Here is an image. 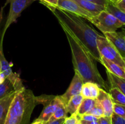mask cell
Instances as JSON below:
<instances>
[{
	"instance_id": "1",
	"label": "cell",
	"mask_w": 125,
	"mask_h": 124,
	"mask_svg": "<svg viewBox=\"0 0 125 124\" xmlns=\"http://www.w3.org/2000/svg\"><path fill=\"white\" fill-rule=\"evenodd\" d=\"M65 34L71 51L74 71H76L84 83H95L100 88L109 90L108 85L98 70L91 55L83 44L62 22L59 21Z\"/></svg>"
},
{
	"instance_id": "2",
	"label": "cell",
	"mask_w": 125,
	"mask_h": 124,
	"mask_svg": "<svg viewBox=\"0 0 125 124\" xmlns=\"http://www.w3.org/2000/svg\"><path fill=\"white\" fill-rule=\"evenodd\" d=\"M52 12L58 21L62 22L75 35L92 58L100 62L101 55L96 44L98 32L78 16L58 8Z\"/></svg>"
},
{
	"instance_id": "3",
	"label": "cell",
	"mask_w": 125,
	"mask_h": 124,
	"mask_svg": "<svg viewBox=\"0 0 125 124\" xmlns=\"http://www.w3.org/2000/svg\"><path fill=\"white\" fill-rule=\"evenodd\" d=\"M37 105V96L31 90L24 87L17 91L10 105L5 124H28Z\"/></svg>"
},
{
	"instance_id": "4",
	"label": "cell",
	"mask_w": 125,
	"mask_h": 124,
	"mask_svg": "<svg viewBox=\"0 0 125 124\" xmlns=\"http://www.w3.org/2000/svg\"><path fill=\"white\" fill-rule=\"evenodd\" d=\"M89 21L103 34L115 32L117 29L125 26L123 23L106 10L100 12L97 15L94 16Z\"/></svg>"
},
{
	"instance_id": "5",
	"label": "cell",
	"mask_w": 125,
	"mask_h": 124,
	"mask_svg": "<svg viewBox=\"0 0 125 124\" xmlns=\"http://www.w3.org/2000/svg\"><path fill=\"white\" fill-rule=\"evenodd\" d=\"M96 44L101 57L114 62L125 69V60L122 58L112 44L104 36L98 34Z\"/></svg>"
},
{
	"instance_id": "6",
	"label": "cell",
	"mask_w": 125,
	"mask_h": 124,
	"mask_svg": "<svg viewBox=\"0 0 125 124\" xmlns=\"http://www.w3.org/2000/svg\"><path fill=\"white\" fill-rule=\"evenodd\" d=\"M35 1L37 0H10V1L9 2L10 4V6L9 12L6 24L4 27L3 31L2 32V35L0 40L1 42H3L5 33L11 24L16 22L17 19L20 16L21 12Z\"/></svg>"
},
{
	"instance_id": "7",
	"label": "cell",
	"mask_w": 125,
	"mask_h": 124,
	"mask_svg": "<svg viewBox=\"0 0 125 124\" xmlns=\"http://www.w3.org/2000/svg\"><path fill=\"white\" fill-rule=\"evenodd\" d=\"M0 62L1 63V72L4 73L6 79L12 83L15 91H18L24 88L22 80L20 78L19 74L12 71L11 66L5 58L2 50V42H0Z\"/></svg>"
},
{
	"instance_id": "8",
	"label": "cell",
	"mask_w": 125,
	"mask_h": 124,
	"mask_svg": "<svg viewBox=\"0 0 125 124\" xmlns=\"http://www.w3.org/2000/svg\"><path fill=\"white\" fill-rule=\"evenodd\" d=\"M57 8L87 19L88 21H90L94 17L91 13L82 8L73 0H59Z\"/></svg>"
},
{
	"instance_id": "9",
	"label": "cell",
	"mask_w": 125,
	"mask_h": 124,
	"mask_svg": "<svg viewBox=\"0 0 125 124\" xmlns=\"http://www.w3.org/2000/svg\"><path fill=\"white\" fill-rule=\"evenodd\" d=\"M74 72H75L74 75L72 79L69 87L67 89L66 92L63 95L61 96V98L63 99L66 104L68 103L69 100L73 96L81 94L82 87L84 84V81L79 74L76 71Z\"/></svg>"
},
{
	"instance_id": "10",
	"label": "cell",
	"mask_w": 125,
	"mask_h": 124,
	"mask_svg": "<svg viewBox=\"0 0 125 124\" xmlns=\"http://www.w3.org/2000/svg\"><path fill=\"white\" fill-rule=\"evenodd\" d=\"M104 36L112 44L122 58H125V35L122 32L104 33Z\"/></svg>"
},
{
	"instance_id": "11",
	"label": "cell",
	"mask_w": 125,
	"mask_h": 124,
	"mask_svg": "<svg viewBox=\"0 0 125 124\" xmlns=\"http://www.w3.org/2000/svg\"><path fill=\"white\" fill-rule=\"evenodd\" d=\"M97 100L100 103L104 110V116L111 117L114 113V103L110 95L104 89L100 88Z\"/></svg>"
},
{
	"instance_id": "12",
	"label": "cell",
	"mask_w": 125,
	"mask_h": 124,
	"mask_svg": "<svg viewBox=\"0 0 125 124\" xmlns=\"http://www.w3.org/2000/svg\"><path fill=\"white\" fill-rule=\"evenodd\" d=\"M17 91L10 92L0 99V124H5L9 109Z\"/></svg>"
},
{
	"instance_id": "13",
	"label": "cell",
	"mask_w": 125,
	"mask_h": 124,
	"mask_svg": "<svg viewBox=\"0 0 125 124\" xmlns=\"http://www.w3.org/2000/svg\"><path fill=\"white\" fill-rule=\"evenodd\" d=\"M58 104V96H55L54 98L49 103L44 106V108L37 120H40L46 124L50 120V118L54 113Z\"/></svg>"
},
{
	"instance_id": "14",
	"label": "cell",
	"mask_w": 125,
	"mask_h": 124,
	"mask_svg": "<svg viewBox=\"0 0 125 124\" xmlns=\"http://www.w3.org/2000/svg\"><path fill=\"white\" fill-rule=\"evenodd\" d=\"M100 63L106 68L107 71L118 77L125 79V69L120 66L106 59L103 57H101Z\"/></svg>"
},
{
	"instance_id": "15",
	"label": "cell",
	"mask_w": 125,
	"mask_h": 124,
	"mask_svg": "<svg viewBox=\"0 0 125 124\" xmlns=\"http://www.w3.org/2000/svg\"><path fill=\"white\" fill-rule=\"evenodd\" d=\"M75 1L78 4H79L85 10L87 11L94 16L97 15L98 14L102 11L106 10L104 6L90 2V1H85V0H73Z\"/></svg>"
},
{
	"instance_id": "16",
	"label": "cell",
	"mask_w": 125,
	"mask_h": 124,
	"mask_svg": "<svg viewBox=\"0 0 125 124\" xmlns=\"http://www.w3.org/2000/svg\"><path fill=\"white\" fill-rule=\"evenodd\" d=\"M67 114L68 112L67 109V104L61 98V96H58V104L57 108L48 122L53 121L57 119H65L67 117Z\"/></svg>"
},
{
	"instance_id": "17",
	"label": "cell",
	"mask_w": 125,
	"mask_h": 124,
	"mask_svg": "<svg viewBox=\"0 0 125 124\" xmlns=\"http://www.w3.org/2000/svg\"><path fill=\"white\" fill-rule=\"evenodd\" d=\"M84 97L81 96V94L73 96L67 103V109L68 113H70L71 115L76 113Z\"/></svg>"
},
{
	"instance_id": "18",
	"label": "cell",
	"mask_w": 125,
	"mask_h": 124,
	"mask_svg": "<svg viewBox=\"0 0 125 124\" xmlns=\"http://www.w3.org/2000/svg\"><path fill=\"white\" fill-rule=\"evenodd\" d=\"M107 75L111 88H116L125 95V79L118 77L108 71Z\"/></svg>"
},
{
	"instance_id": "19",
	"label": "cell",
	"mask_w": 125,
	"mask_h": 124,
	"mask_svg": "<svg viewBox=\"0 0 125 124\" xmlns=\"http://www.w3.org/2000/svg\"><path fill=\"white\" fill-rule=\"evenodd\" d=\"M96 99L90 98H84L81 105L79 106L76 114L78 116L84 115L89 113L95 106Z\"/></svg>"
},
{
	"instance_id": "20",
	"label": "cell",
	"mask_w": 125,
	"mask_h": 124,
	"mask_svg": "<svg viewBox=\"0 0 125 124\" xmlns=\"http://www.w3.org/2000/svg\"><path fill=\"white\" fill-rule=\"evenodd\" d=\"M105 7H106V10L107 12L113 15L118 20L120 21L122 23H123L124 25H125V13L118 9L113 2L108 1Z\"/></svg>"
},
{
	"instance_id": "21",
	"label": "cell",
	"mask_w": 125,
	"mask_h": 124,
	"mask_svg": "<svg viewBox=\"0 0 125 124\" xmlns=\"http://www.w3.org/2000/svg\"><path fill=\"white\" fill-rule=\"evenodd\" d=\"M109 94L114 103L125 105V95L116 88H111Z\"/></svg>"
},
{
	"instance_id": "22",
	"label": "cell",
	"mask_w": 125,
	"mask_h": 124,
	"mask_svg": "<svg viewBox=\"0 0 125 124\" xmlns=\"http://www.w3.org/2000/svg\"><path fill=\"white\" fill-rule=\"evenodd\" d=\"M14 91V88L12 83L9 80L6 79L3 83L0 84V99Z\"/></svg>"
},
{
	"instance_id": "23",
	"label": "cell",
	"mask_w": 125,
	"mask_h": 124,
	"mask_svg": "<svg viewBox=\"0 0 125 124\" xmlns=\"http://www.w3.org/2000/svg\"><path fill=\"white\" fill-rule=\"evenodd\" d=\"M87 114H91V115H94L98 118H100L101 117L104 116V110L102 106L100 104V102L96 99V103H95V106L93 107L92 109Z\"/></svg>"
},
{
	"instance_id": "24",
	"label": "cell",
	"mask_w": 125,
	"mask_h": 124,
	"mask_svg": "<svg viewBox=\"0 0 125 124\" xmlns=\"http://www.w3.org/2000/svg\"><path fill=\"white\" fill-rule=\"evenodd\" d=\"M89 89H90V94H91V98L93 99H96L98 97L99 93H100V88L98 85L95 83L92 82H87Z\"/></svg>"
},
{
	"instance_id": "25",
	"label": "cell",
	"mask_w": 125,
	"mask_h": 124,
	"mask_svg": "<svg viewBox=\"0 0 125 124\" xmlns=\"http://www.w3.org/2000/svg\"><path fill=\"white\" fill-rule=\"evenodd\" d=\"M37 1H39L40 3L48 7L51 12L55 10L58 6L59 0H37Z\"/></svg>"
},
{
	"instance_id": "26",
	"label": "cell",
	"mask_w": 125,
	"mask_h": 124,
	"mask_svg": "<svg viewBox=\"0 0 125 124\" xmlns=\"http://www.w3.org/2000/svg\"><path fill=\"white\" fill-rule=\"evenodd\" d=\"M114 113L125 119V105L114 103Z\"/></svg>"
},
{
	"instance_id": "27",
	"label": "cell",
	"mask_w": 125,
	"mask_h": 124,
	"mask_svg": "<svg viewBox=\"0 0 125 124\" xmlns=\"http://www.w3.org/2000/svg\"><path fill=\"white\" fill-rule=\"evenodd\" d=\"M63 124H80L79 118L76 113L72 114L70 117H67Z\"/></svg>"
},
{
	"instance_id": "28",
	"label": "cell",
	"mask_w": 125,
	"mask_h": 124,
	"mask_svg": "<svg viewBox=\"0 0 125 124\" xmlns=\"http://www.w3.org/2000/svg\"><path fill=\"white\" fill-rule=\"evenodd\" d=\"M81 94L84 98H91V94H90V89H89V86H88L87 83H84L83 84V86L82 87L81 92Z\"/></svg>"
},
{
	"instance_id": "29",
	"label": "cell",
	"mask_w": 125,
	"mask_h": 124,
	"mask_svg": "<svg viewBox=\"0 0 125 124\" xmlns=\"http://www.w3.org/2000/svg\"><path fill=\"white\" fill-rule=\"evenodd\" d=\"M112 124H125V119L117 114L113 113L111 116Z\"/></svg>"
},
{
	"instance_id": "30",
	"label": "cell",
	"mask_w": 125,
	"mask_h": 124,
	"mask_svg": "<svg viewBox=\"0 0 125 124\" xmlns=\"http://www.w3.org/2000/svg\"><path fill=\"white\" fill-rule=\"evenodd\" d=\"M78 117H79L80 120H85V121H88V122L98 121V117H96L89 114H84V115H80V116H78Z\"/></svg>"
},
{
	"instance_id": "31",
	"label": "cell",
	"mask_w": 125,
	"mask_h": 124,
	"mask_svg": "<svg viewBox=\"0 0 125 124\" xmlns=\"http://www.w3.org/2000/svg\"><path fill=\"white\" fill-rule=\"evenodd\" d=\"M98 122L99 124H112L111 117L102 116L98 118Z\"/></svg>"
},
{
	"instance_id": "32",
	"label": "cell",
	"mask_w": 125,
	"mask_h": 124,
	"mask_svg": "<svg viewBox=\"0 0 125 124\" xmlns=\"http://www.w3.org/2000/svg\"><path fill=\"white\" fill-rule=\"evenodd\" d=\"M114 3L118 9L125 13V0H119Z\"/></svg>"
},
{
	"instance_id": "33",
	"label": "cell",
	"mask_w": 125,
	"mask_h": 124,
	"mask_svg": "<svg viewBox=\"0 0 125 124\" xmlns=\"http://www.w3.org/2000/svg\"><path fill=\"white\" fill-rule=\"evenodd\" d=\"M85 1H90V2H94V3L97 4L101 5V6H104L106 7V6L107 5V2L109 1L107 0H85Z\"/></svg>"
},
{
	"instance_id": "34",
	"label": "cell",
	"mask_w": 125,
	"mask_h": 124,
	"mask_svg": "<svg viewBox=\"0 0 125 124\" xmlns=\"http://www.w3.org/2000/svg\"><path fill=\"white\" fill-rule=\"evenodd\" d=\"M65 119H57V120H53V121L48 122L45 124H64Z\"/></svg>"
},
{
	"instance_id": "35",
	"label": "cell",
	"mask_w": 125,
	"mask_h": 124,
	"mask_svg": "<svg viewBox=\"0 0 125 124\" xmlns=\"http://www.w3.org/2000/svg\"><path fill=\"white\" fill-rule=\"evenodd\" d=\"M79 122H80V124H99L98 121L88 122L85 121V120H80V119H79Z\"/></svg>"
},
{
	"instance_id": "36",
	"label": "cell",
	"mask_w": 125,
	"mask_h": 124,
	"mask_svg": "<svg viewBox=\"0 0 125 124\" xmlns=\"http://www.w3.org/2000/svg\"><path fill=\"white\" fill-rule=\"evenodd\" d=\"M6 79V78L5 77V75L4 74V73L2 72H0V84L3 83Z\"/></svg>"
},
{
	"instance_id": "37",
	"label": "cell",
	"mask_w": 125,
	"mask_h": 124,
	"mask_svg": "<svg viewBox=\"0 0 125 124\" xmlns=\"http://www.w3.org/2000/svg\"><path fill=\"white\" fill-rule=\"evenodd\" d=\"M45 124V123L43 122L42 121H40V120H35V121L34 122L32 123V124Z\"/></svg>"
},
{
	"instance_id": "38",
	"label": "cell",
	"mask_w": 125,
	"mask_h": 124,
	"mask_svg": "<svg viewBox=\"0 0 125 124\" xmlns=\"http://www.w3.org/2000/svg\"><path fill=\"white\" fill-rule=\"evenodd\" d=\"M122 32H123V34H124V35H125V28H123V29H122Z\"/></svg>"
},
{
	"instance_id": "39",
	"label": "cell",
	"mask_w": 125,
	"mask_h": 124,
	"mask_svg": "<svg viewBox=\"0 0 125 124\" xmlns=\"http://www.w3.org/2000/svg\"><path fill=\"white\" fill-rule=\"evenodd\" d=\"M10 0H7V1H6V5L7 4V3H9V2H10Z\"/></svg>"
},
{
	"instance_id": "40",
	"label": "cell",
	"mask_w": 125,
	"mask_h": 124,
	"mask_svg": "<svg viewBox=\"0 0 125 124\" xmlns=\"http://www.w3.org/2000/svg\"><path fill=\"white\" fill-rule=\"evenodd\" d=\"M1 71V62H0V72Z\"/></svg>"
},
{
	"instance_id": "41",
	"label": "cell",
	"mask_w": 125,
	"mask_h": 124,
	"mask_svg": "<svg viewBox=\"0 0 125 124\" xmlns=\"http://www.w3.org/2000/svg\"><path fill=\"white\" fill-rule=\"evenodd\" d=\"M107 1H112V2H114L115 0H107Z\"/></svg>"
},
{
	"instance_id": "42",
	"label": "cell",
	"mask_w": 125,
	"mask_h": 124,
	"mask_svg": "<svg viewBox=\"0 0 125 124\" xmlns=\"http://www.w3.org/2000/svg\"><path fill=\"white\" fill-rule=\"evenodd\" d=\"M119 1V0H115V1H114V2H117V1Z\"/></svg>"
},
{
	"instance_id": "43",
	"label": "cell",
	"mask_w": 125,
	"mask_h": 124,
	"mask_svg": "<svg viewBox=\"0 0 125 124\" xmlns=\"http://www.w3.org/2000/svg\"></svg>"
}]
</instances>
